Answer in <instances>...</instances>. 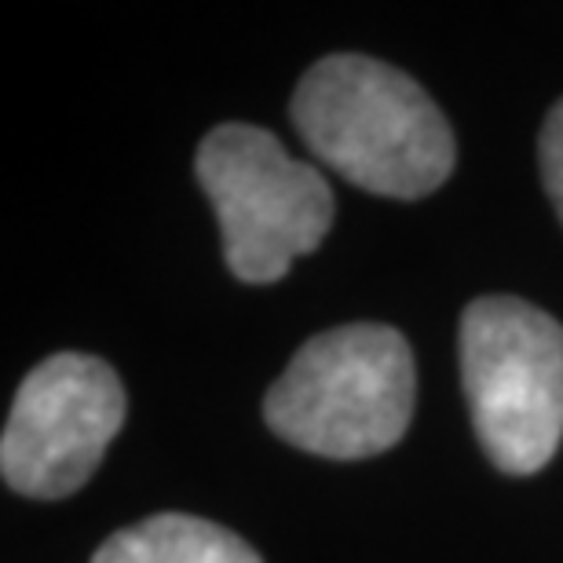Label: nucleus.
<instances>
[{
    "mask_svg": "<svg viewBox=\"0 0 563 563\" xmlns=\"http://www.w3.org/2000/svg\"><path fill=\"white\" fill-rule=\"evenodd\" d=\"M292 125L347 184L380 198H424L454 173L457 143L432 96L369 55H325L292 92Z\"/></svg>",
    "mask_w": 563,
    "mask_h": 563,
    "instance_id": "nucleus-1",
    "label": "nucleus"
},
{
    "mask_svg": "<svg viewBox=\"0 0 563 563\" xmlns=\"http://www.w3.org/2000/svg\"><path fill=\"white\" fill-rule=\"evenodd\" d=\"M418 399V366L391 325H336L292 355L264 399L282 443L333 461L385 454L407 435Z\"/></svg>",
    "mask_w": 563,
    "mask_h": 563,
    "instance_id": "nucleus-2",
    "label": "nucleus"
},
{
    "mask_svg": "<svg viewBox=\"0 0 563 563\" xmlns=\"http://www.w3.org/2000/svg\"><path fill=\"white\" fill-rule=\"evenodd\" d=\"M457 347L483 454L505 476L542 472L563 443V325L520 297H479Z\"/></svg>",
    "mask_w": 563,
    "mask_h": 563,
    "instance_id": "nucleus-3",
    "label": "nucleus"
},
{
    "mask_svg": "<svg viewBox=\"0 0 563 563\" xmlns=\"http://www.w3.org/2000/svg\"><path fill=\"white\" fill-rule=\"evenodd\" d=\"M198 184L217 209L231 275L253 286L286 278L333 228V190L267 129L220 125L198 146Z\"/></svg>",
    "mask_w": 563,
    "mask_h": 563,
    "instance_id": "nucleus-4",
    "label": "nucleus"
},
{
    "mask_svg": "<svg viewBox=\"0 0 563 563\" xmlns=\"http://www.w3.org/2000/svg\"><path fill=\"white\" fill-rule=\"evenodd\" d=\"M125 388L103 358L63 352L37 363L19 385L0 472L15 494L55 501L81 490L125 424Z\"/></svg>",
    "mask_w": 563,
    "mask_h": 563,
    "instance_id": "nucleus-5",
    "label": "nucleus"
},
{
    "mask_svg": "<svg viewBox=\"0 0 563 563\" xmlns=\"http://www.w3.org/2000/svg\"><path fill=\"white\" fill-rule=\"evenodd\" d=\"M92 563H264L250 542L228 527L187 512H157L110 534Z\"/></svg>",
    "mask_w": 563,
    "mask_h": 563,
    "instance_id": "nucleus-6",
    "label": "nucleus"
},
{
    "mask_svg": "<svg viewBox=\"0 0 563 563\" xmlns=\"http://www.w3.org/2000/svg\"><path fill=\"white\" fill-rule=\"evenodd\" d=\"M538 165H542V184L549 190L556 217L563 223V99L549 110L542 136H538Z\"/></svg>",
    "mask_w": 563,
    "mask_h": 563,
    "instance_id": "nucleus-7",
    "label": "nucleus"
}]
</instances>
